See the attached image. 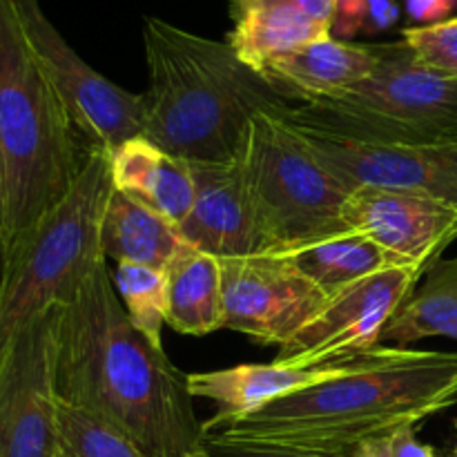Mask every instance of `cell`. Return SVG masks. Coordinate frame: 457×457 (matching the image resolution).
<instances>
[{
	"mask_svg": "<svg viewBox=\"0 0 457 457\" xmlns=\"http://www.w3.org/2000/svg\"><path fill=\"white\" fill-rule=\"evenodd\" d=\"M61 306L31 320L0 351V457H61L56 333Z\"/></svg>",
	"mask_w": 457,
	"mask_h": 457,
	"instance_id": "obj_8",
	"label": "cell"
},
{
	"mask_svg": "<svg viewBox=\"0 0 457 457\" xmlns=\"http://www.w3.org/2000/svg\"><path fill=\"white\" fill-rule=\"evenodd\" d=\"M457 404V353L378 346L366 364L204 428V446L353 451Z\"/></svg>",
	"mask_w": 457,
	"mask_h": 457,
	"instance_id": "obj_2",
	"label": "cell"
},
{
	"mask_svg": "<svg viewBox=\"0 0 457 457\" xmlns=\"http://www.w3.org/2000/svg\"><path fill=\"white\" fill-rule=\"evenodd\" d=\"M226 328L263 346L288 344L328 295L288 262L268 253L221 259Z\"/></svg>",
	"mask_w": 457,
	"mask_h": 457,
	"instance_id": "obj_12",
	"label": "cell"
},
{
	"mask_svg": "<svg viewBox=\"0 0 457 457\" xmlns=\"http://www.w3.org/2000/svg\"><path fill=\"white\" fill-rule=\"evenodd\" d=\"M379 62L344 96L288 107L295 123L395 145H457V80L415 58L404 43H375Z\"/></svg>",
	"mask_w": 457,
	"mask_h": 457,
	"instance_id": "obj_6",
	"label": "cell"
},
{
	"mask_svg": "<svg viewBox=\"0 0 457 457\" xmlns=\"http://www.w3.org/2000/svg\"><path fill=\"white\" fill-rule=\"evenodd\" d=\"M235 27L226 43L254 71L293 54L303 45L333 34V27L286 4H262L232 16Z\"/></svg>",
	"mask_w": 457,
	"mask_h": 457,
	"instance_id": "obj_21",
	"label": "cell"
},
{
	"mask_svg": "<svg viewBox=\"0 0 457 457\" xmlns=\"http://www.w3.org/2000/svg\"><path fill=\"white\" fill-rule=\"evenodd\" d=\"M107 156L112 187L116 192L150 205L181 228L196 196L190 161L170 154L143 134L123 141L107 152Z\"/></svg>",
	"mask_w": 457,
	"mask_h": 457,
	"instance_id": "obj_17",
	"label": "cell"
},
{
	"mask_svg": "<svg viewBox=\"0 0 457 457\" xmlns=\"http://www.w3.org/2000/svg\"><path fill=\"white\" fill-rule=\"evenodd\" d=\"M420 279L422 275L411 268H384L330 295L315 317L279 346L275 361L290 369H312L373 351Z\"/></svg>",
	"mask_w": 457,
	"mask_h": 457,
	"instance_id": "obj_10",
	"label": "cell"
},
{
	"mask_svg": "<svg viewBox=\"0 0 457 457\" xmlns=\"http://www.w3.org/2000/svg\"><path fill=\"white\" fill-rule=\"evenodd\" d=\"M110 195V156L92 147L70 192L0 245V351L31 320L65 306L105 259L101 221Z\"/></svg>",
	"mask_w": 457,
	"mask_h": 457,
	"instance_id": "obj_5",
	"label": "cell"
},
{
	"mask_svg": "<svg viewBox=\"0 0 457 457\" xmlns=\"http://www.w3.org/2000/svg\"><path fill=\"white\" fill-rule=\"evenodd\" d=\"M241 163L257 210L263 253L348 230L344 223L348 192L312 156L281 112L253 116Z\"/></svg>",
	"mask_w": 457,
	"mask_h": 457,
	"instance_id": "obj_7",
	"label": "cell"
},
{
	"mask_svg": "<svg viewBox=\"0 0 457 457\" xmlns=\"http://www.w3.org/2000/svg\"><path fill=\"white\" fill-rule=\"evenodd\" d=\"M262 4H286V7L299 9V12L308 13L315 21H321L333 27L339 0H230V16L245 12V9L262 7Z\"/></svg>",
	"mask_w": 457,
	"mask_h": 457,
	"instance_id": "obj_28",
	"label": "cell"
},
{
	"mask_svg": "<svg viewBox=\"0 0 457 457\" xmlns=\"http://www.w3.org/2000/svg\"><path fill=\"white\" fill-rule=\"evenodd\" d=\"M217 457H355L351 451H295L268 446H205Z\"/></svg>",
	"mask_w": 457,
	"mask_h": 457,
	"instance_id": "obj_29",
	"label": "cell"
},
{
	"mask_svg": "<svg viewBox=\"0 0 457 457\" xmlns=\"http://www.w3.org/2000/svg\"><path fill=\"white\" fill-rule=\"evenodd\" d=\"M196 196L181 223V235L195 248L219 259L263 253L257 210L245 181L241 154L230 161L192 163Z\"/></svg>",
	"mask_w": 457,
	"mask_h": 457,
	"instance_id": "obj_14",
	"label": "cell"
},
{
	"mask_svg": "<svg viewBox=\"0 0 457 457\" xmlns=\"http://www.w3.org/2000/svg\"><path fill=\"white\" fill-rule=\"evenodd\" d=\"M268 254L288 262L328 297L384 268H397L379 245L355 230L333 232L288 248L270 250Z\"/></svg>",
	"mask_w": 457,
	"mask_h": 457,
	"instance_id": "obj_20",
	"label": "cell"
},
{
	"mask_svg": "<svg viewBox=\"0 0 457 457\" xmlns=\"http://www.w3.org/2000/svg\"><path fill=\"white\" fill-rule=\"evenodd\" d=\"M12 4L40 67L89 145L110 152L143 134V94L119 87L87 65L49 22L38 0H12Z\"/></svg>",
	"mask_w": 457,
	"mask_h": 457,
	"instance_id": "obj_9",
	"label": "cell"
},
{
	"mask_svg": "<svg viewBox=\"0 0 457 457\" xmlns=\"http://www.w3.org/2000/svg\"><path fill=\"white\" fill-rule=\"evenodd\" d=\"M378 45H355L333 34L268 62L259 74L286 98L308 103L344 96L378 67Z\"/></svg>",
	"mask_w": 457,
	"mask_h": 457,
	"instance_id": "obj_16",
	"label": "cell"
},
{
	"mask_svg": "<svg viewBox=\"0 0 457 457\" xmlns=\"http://www.w3.org/2000/svg\"><path fill=\"white\" fill-rule=\"evenodd\" d=\"M83 138L40 67L12 0H0V141L7 156L3 244L70 192L92 150Z\"/></svg>",
	"mask_w": 457,
	"mask_h": 457,
	"instance_id": "obj_4",
	"label": "cell"
},
{
	"mask_svg": "<svg viewBox=\"0 0 457 457\" xmlns=\"http://www.w3.org/2000/svg\"><path fill=\"white\" fill-rule=\"evenodd\" d=\"M375 351L378 348L328 361V364L312 366V369H290V366L272 361V364H239L232 369L210 370V373H190L187 375V391L192 397L212 400L219 406L217 415L204 422V428H210L228 422V420L254 413V411L263 409L281 397L303 391V388L342 378L366 364Z\"/></svg>",
	"mask_w": 457,
	"mask_h": 457,
	"instance_id": "obj_15",
	"label": "cell"
},
{
	"mask_svg": "<svg viewBox=\"0 0 457 457\" xmlns=\"http://www.w3.org/2000/svg\"><path fill=\"white\" fill-rule=\"evenodd\" d=\"M453 428H455V442H453V449H451L449 457H457V420L453 422Z\"/></svg>",
	"mask_w": 457,
	"mask_h": 457,
	"instance_id": "obj_32",
	"label": "cell"
},
{
	"mask_svg": "<svg viewBox=\"0 0 457 457\" xmlns=\"http://www.w3.org/2000/svg\"><path fill=\"white\" fill-rule=\"evenodd\" d=\"M112 279L134 328L141 330L152 344L163 346L161 333L168 324L170 306L168 270L138 263H116Z\"/></svg>",
	"mask_w": 457,
	"mask_h": 457,
	"instance_id": "obj_23",
	"label": "cell"
},
{
	"mask_svg": "<svg viewBox=\"0 0 457 457\" xmlns=\"http://www.w3.org/2000/svg\"><path fill=\"white\" fill-rule=\"evenodd\" d=\"M168 288L170 328L195 337L226 328L221 259L187 244L168 266Z\"/></svg>",
	"mask_w": 457,
	"mask_h": 457,
	"instance_id": "obj_19",
	"label": "cell"
},
{
	"mask_svg": "<svg viewBox=\"0 0 457 457\" xmlns=\"http://www.w3.org/2000/svg\"><path fill=\"white\" fill-rule=\"evenodd\" d=\"M186 245L177 223L112 187L101 221V250L105 259L168 270Z\"/></svg>",
	"mask_w": 457,
	"mask_h": 457,
	"instance_id": "obj_18",
	"label": "cell"
},
{
	"mask_svg": "<svg viewBox=\"0 0 457 457\" xmlns=\"http://www.w3.org/2000/svg\"><path fill=\"white\" fill-rule=\"evenodd\" d=\"M192 457H217V455H212V453H210V451L205 449V446H204V449H201V451H196V453L192 455Z\"/></svg>",
	"mask_w": 457,
	"mask_h": 457,
	"instance_id": "obj_33",
	"label": "cell"
},
{
	"mask_svg": "<svg viewBox=\"0 0 457 457\" xmlns=\"http://www.w3.org/2000/svg\"><path fill=\"white\" fill-rule=\"evenodd\" d=\"M402 40L413 49L422 65L457 80V16L436 25L406 27Z\"/></svg>",
	"mask_w": 457,
	"mask_h": 457,
	"instance_id": "obj_25",
	"label": "cell"
},
{
	"mask_svg": "<svg viewBox=\"0 0 457 457\" xmlns=\"http://www.w3.org/2000/svg\"><path fill=\"white\" fill-rule=\"evenodd\" d=\"M150 87L143 94V137L165 152L196 161H230L244 150L259 112L293 107L228 43L174 27L143 25Z\"/></svg>",
	"mask_w": 457,
	"mask_h": 457,
	"instance_id": "obj_3",
	"label": "cell"
},
{
	"mask_svg": "<svg viewBox=\"0 0 457 457\" xmlns=\"http://www.w3.org/2000/svg\"><path fill=\"white\" fill-rule=\"evenodd\" d=\"M427 337L457 339V254L437 259L424 272L382 335L395 348Z\"/></svg>",
	"mask_w": 457,
	"mask_h": 457,
	"instance_id": "obj_22",
	"label": "cell"
},
{
	"mask_svg": "<svg viewBox=\"0 0 457 457\" xmlns=\"http://www.w3.org/2000/svg\"><path fill=\"white\" fill-rule=\"evenodd\" d=\"M355 457H437L431 445H424L415 427H402L384 436L370 437L351 451Z\"/></svg>",
	"mask_w": 457,
	"mask_h": 457,
	"instance_id": "obj_27",
	"label": "cell"
},
{
	"mask_svg": "<svg viewBox=\"0 0 457 457\" xmlns=\"http://www.w3.org/2000/svg\"><path fill=\"white\" fill-rule=\"evenodd\" d=\"M56 424L62 457H147L114 424L62 400L56 402Z\"/></svg>",
	"mask_w": 457,
	"mask_h": 457,
	"instance_id": "obj_24",
	"label": "cell"
},
{
	"mask_svg": "<svg viewBox=\"0 0 457 457\" xmlns=\"http://www.w3.org/2000/svg\"><path fill=\"white\" fill-rule=\"evenodd\" d=\"M4 228H7V156L0 141V244L4 239Z\"/></svg>",
	"mask_w": 457,
	"mask_h": 457,
	"instance_id": "obj_31",
	"label": "cell"
},
{
	"mask_svg": "<svg viewBox=\"0 0 457 457\" xmlns=\"http://www.w3.org/2000/svg\"><path fill=\"white\" fill-rule=\"evenodd\" d=\"M303 145L351 195L355 190H400L457 205V145H395L339 137L295 123Z\"/></svg>",
	"mask_w": 457,
	"mask_h": 457,
	"instance_id": "obj_11",
	"label": "cell"
},
{
	"mask_svg": "<svg viewBox=\"0 0 457 457\" xmlns=\"http://www.w3.org/2000/svg\"><path fill=\"white\" fill-rule=\"evenodd\" d=\"M344 223L379 245L393 266L411 268L418 275L457 241V205L418 192H351Z\"/></svg>",
	"mask_w": 457,
	"mask_h": 457,
	"instance_id": "obj_13",
	"label": "cell"
},
{
	"mask_svg": "<svg viewBox=\"0 0 457 457\" xmlns=\"http://www.w3.org/2000/svg\"><path fill=\"white\" fill-rule=\"evenodd\" d=\"M56 397L114 424L147 457H192L204 449L187 375L134 328L105 259L61 306Z\"/></svg>",
	"mask_w": 457,
	"mask_h": 457,
	"instance_id": "obj_1",
	"label": "cell"
},
{
	"mask_svg": "<svg viewBox=\"0 0 457 457\" xmlns=\"http://www.w3.org/2000/svg\"><path fill=\"white\" fill-rule=\"evenodd\" d=\"M61 457H62V455H61Z\"/></svg>",
	"mask_w": 457,
	"mask_h": 457,
	"instance_id": "obj_34",
	"label": "cell"
},
{
	"mask_svg": "<svg viewBox=\"0 0 457 457\" xmlns=\"http://www.w3.org/2000/svg\"><path fill=\"white\" fill-rule=\"evenodd\" d=\"M455 4L457 0H404L409 16L420 25H436V22L446 21Z\"/></svg>",
	"mask_w": 457,
	"mask_h": 457,
	"instance_id": "obj_30",
	"label": "cell"
},
{
	"mask_svg": "<svg viewBox=\"0 0 457 457\" xmlns=\"http://www.w3.org/2000/svg\"><path fill=\"white\" fill-rule=\"evenodd\" d=\"M397 21V4L393 0H339L333 29L342 34L382 31Z\"/></svg>",
	"mask_w": 457,
	"mask_h": 457,
	"instance_id": "obj_26",
	"label": "cell"
}]
</instances>
